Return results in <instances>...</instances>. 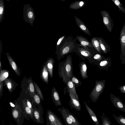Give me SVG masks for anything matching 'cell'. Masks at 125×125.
<instances>
[{
	"label": "cell",
	"mask_w": 125,
	"mask_h": 125,
	"mask_svg": "<svg viewBox=\"0 0 125 125\" xmlns=\"http://www.w3.org/2000/svg\"><path fill=\"white\" fill-rule=\"evenodd\" d=\"M79 44L70 36L65 37L56 49L55 53L58 59H60L72 52H77L80 47Z\"/></svg>",
	"instance_id": "1"
},
{
	"label": "cell",
	"mask_w": 125,
	"mask_h": 125,
	"mask_svg": "<svg viewBox=\"0 0 125 125\" xmlns=\"http://www.w3.org/2000/svg\"><path fill=\"white\" fill-rule=\"evenodd\" d=\"M59 70L60 77L62 78L64 82L66 83L71 79L73 74L72 58L70 55H67L66 59L60 63Z\"/></svg>",
	"instance_id": "2"
},
{
	"label": "cell",
	"mask_w": 125,
	"mask_h": 125,
	"mask_svg": "<svg viewBox=\"0 0 125 125\" xmlns=\"http://www.w3.org/2000/svg\"><path fill=\"white\" fill-rule=\"evenodd\" d=\"M105 80H96L95 85L90 94L89 97L93 102H95L97 100L100 95L103 91L105 87Z\"/></svg>",
	"instance_id": "3"
},
{
	"label": "cell",
	"mask_w": 125,
	"mask_h": 125,
	"mask_svg": "<svg viewBox=\"0 0 125 125\" xmlns=\"http://www.w3.org/2000/svg\"><path fill=\"white\" fill-rule=\"evenodd\" d=\"M23 16L25 22L32 26L35 16L33 9L29 4H27L24 5Z\"/></svg>",
	"instance_id": "4"
},
{
	"label": "cell",
	"mask_w": 125,
	"mask_h": 125,
	"mask_svg": "<svg viewBox=\"0 0 125 125\" xmlns=\"http://www.w3.org/2000/svg\"><path fill=\"white\" fill-rule=\"evenodd\" d=\"M121 44L120 58L123 64H125V22L121 31L119 38Z\"/></svg>",
	"instance_id": "5"
},
{
	"label": "cell",
	"mask_w": 125,
	"mask_h": 125,
	"mask_svg": "<svg viewBox=\"0 0 125 125\" xmlns=\"http://www.w3.org/2000/svg\"><path fill=\"white\" fill-rule=\"evenodd\" d=\"M103 19L104 23L110 32L112 31L114 27V23L113 19L111 18L109 13L105 10H102L100 11Z\"/></svg>",
	"instance_id": "6"
},
{
	"label": "cell",
	"mask_w": 125,
	"mask_h": 125,
	"mask_svg": "<svg viewBox=\"0 0 125 125\" xmlns=\"http://www.w3.org/2000/svg\"><path fill=\"white\" fill-rule=\"evenodd\" d=\"M110 98L111 102L115 107L125 113V105L118 97L111 93L110 94Z\"/></svg>",
	"instance_id": "7"
},
{
	"label": "cell",
	"mask_w": 125,
	"mask_h": 125,
	"mask_svg": "<svg viewBox=\"0 0 125 125\" xmlns=\"http://www.w3.org/2000/svg\"><path fill=\"white\" fill-rule=\"evenodd\" d=\"M70 100L69 104L71 109H74L76 111H80L81 110V107L79 98H77L71 93L69 92Z\"/></svg>",
	"instance_id": "8"
},
{
	"label": "cell",
	"mask_w": 125,
	"mask_h": 125,
	"mask_svg": "<svg viewBox=\"0 0 125 125\" xmlns=\"http://www.w3.org/2000/svg\"><path fill=\"white\" fill-rule=\"evenodd\" d=\"M76 37L80 43V44H79L80 47H82L87 49H88V47H94L92 43L85 38L81 35H77Z\"/></svg>",
	"instance_id": "9"
},
{
	"label": "cell",
	"mask_w": 125,
	"mask_h": 125,
	"mask_svg": "<svg viewBox=\"0 0 125 125\" xmlns=\"http://www.w3.org/2000/svg\"><path fill=\"white\" fill-rule=\"evenodd\" d=\"M74 18L76 24L80 29L87 35H91V34L89 29L84 22L75 16H74Z\"/></svg>",
	"instance_id": "10"
},
{
	"label": "cell",
	"mask_w": 125,
	"mask_h": 125,
	"mask_svg": "<svg viewBox=\"0 0 125 125\" xmlns=\"http://www.w3.org/2000/svg\"><path fill=\"white\" fill-rule=\"evenodd\" d=\"M100 43V47L103 53L106 54L110 51V46L102 38L97 37Z\"/></svg>",
	"instance_id": "11"
},
{
	"label": "cell",
	"mask_w": 125,
	"mask_h": 125,
	"mask_svg": "<svg viewBox=\"0 0 125 125\" xmlns=\"http://www.w3.org/2000/svg\"><path fill=\"white\" fill-rule=\"evenodd\" d=\"M58 110L61 115L65 123V125H75L71 119L67 115L62 106L58 108Z\"/></svg>",
	"instance_id": "12"
},
{
	"label": "cell",
	"mask_w": 125,
	"mask_h": 125,
	"mask_svg": "<svg viewBox=\"0 0 125 125\" xmlns=\"http://www.w3.org/2000/svg\"><path fill=\"white\" fill-rule=\"evenodd\" d=\"M83 103L87 110L94 123L96 125H100L99 121L93 110L89 106L85 101H84Z\"/></svg>",
	"instance_id": "13"
},
{
	"label": "cell",
	"mask_w": 125,
	"mask_h": 125,
	"mask_svg": "<svg viewBox=\"0 0 125 125\" xmlns=\"http://www.w3.org/2000/svg\"><path fill=\"white\" fill-rule=\"evenodd\" d=\"M51 95L56 105V106L62 105L60 96L58 92L54 87L52 88Z\"/></svg>",
	"instance_id": "14"
},
{
	"label": "cell",
	"mask_w": 125,
	"mask_h": 125,
	"mask_svg": "<svg viewBox=\"0 0 125 125\" xmlns=\"http://www.w3.org/2000/svg\"><path fill=\"white\" fill-rule=\"evenodd\" d=\"M111 59L110 57H108L100 61L99 64V66L101 69H107L111 66Z\"/></svg>",
	"instance_id": "15"
},
{
	"label": "cell",
	"mask_w": 125,
	"mask_h": 125,
	"mask_svg": "<svg viewBox=\"0 0 125 125\" xmlns=\"http://www.w3.org/2000/svg\"><path fill=\"white\" fill-rule=\"evenodd\" d=\"M66 84L69 92L71 93L77 98H79L78 95L76 92L75 85L71 80L67 82L66 83Z\"/></svg>",
	"instance_id": "16"
},
{
	"label": "cell",
	"mask_w": 125,
	"mask_h": 125,
	"mask_svg": "<svg viewBox=\"0 0 125 125\" xmlns=\"http://www.w3.org/2000/svg\"><path fill=\"white\" fill-rule=\"evenodd\" d=\"M6 54L12 69L17 74L18 76H19V73L18 67L16 63L11 56L9 55V53L7 52Z\"/></svg>",
	"instance_id": "17"
},
{
	"label": "cell",
	"mask_w": 125,
	"mask_h": 125,
	"mask_svg": "<svg viewBox=\"0 0 125 125\" xmlns=\"http://www.w3.org/2000/svg\"><path fill=\"white\" fill-rule=\"evenodd\" d=\"M85 4V2L83 1H76L71 3L69 7L72 9L78 10L83 7Z\"/></svg>",
	"instance_id": "18"
},
{
	"label": "cell",
	"mask_w": 125,
	"mask_h": 125,
	"mask_svg": "<svg viewBox=\"0 0 125 125\" xmlns=\"http://www.w3.org/2000/svg\"><path fill=\"white\" fill-rule=\"evenodd\" d=\"M77 53L87 58H90L92 56V54L89 49H86L82 47H79L78 51Z\"/></svg>",
	"instance_id": "19"
},
{
	"label": "cell",
	"mask_w": 125,
	"mask_h": 125,
	"mask_svg": "<svg viewBox=\"0 0 125 125\" xmlns=\"http://www.w3.org/2000/svg\"><path fill=\"white\" fill-rule=\"evenodd\" d=\"M54 62V59L52 58H50L48 60L46 65L50 77L51 78L53 77V70Z\"/></svg>",
	"instance_id": "20"
},
{
	"label": "cell",
	"mask_w": 125,
	"mask_h": 125,
	"mask_svg": "<svg viewBox=\"0 0 125 125\" xmlns=\"http://www.w3.org/2000/svg\"><path fill=\"white\" fill-rule=\"evenodd\" d=\"M62 106L67 115L71 119L75 125H82L76 117L73 114L71 113L68 109L65 108L64 106Z\"/></svg>",
	"instance_id": "21"
},
{
	"label": "cell",
	"mask_w": 125,
	"mask_h": 125,
	"mask_svg": "<svg viewBox=\"0 0 125 125\" xmlns=\"http://www.w3.org/2000/svg\"><path fill=\"white\" fill-rule=\"evenodd\" d=\"M91 43L93 47L99 52H103L101 48L99 42L97 37H94L91 39Z\"/></svg>",
	"instance_id": "22"
},
{
	"label": "cell",
	"mask_w": 125,
	"mask_h": 125,
	"mask_svg": "<svg viewBox=\"0 0 125 125\" xmlns=\"http://www.w3.org/2000/svg\"><path fill=\"white\" fill-rule=\"evenodd\" d=\"M80 70L81 75L84 79L88 77L87 75V67L85 63L83 62L81 63L80 65Z\"/></svg>",
	"instance_id": "23"
},
{
	"label": "cell",
	"mask_w": 125,
	"mask_h": 125,
	"mask_svg": "<svg viewBox=\"0 0 125 125\" xmlns=\"http://www.w3.org/2000/svg\"><path fill=\"white\" fill-rule=\"evenodd\" d=\"M101 118V125H114L104 112L102 114Z\"/></svg>",
	"instance_id": "24"
},
{
	"label": "cell",
	"mask_w": 125,
	"mask_h": 125,
	"mask_svg": "<svg viewBox=\"0 0 125 125\" xmlns=\"http://www.w3.org/2000/svg\"><path fill=\"white\" fill-rule=\"evenodd\" d=\"M5 5L3 0H0V22H1L4 18Z\"/></svg>",
	"instance_id": "25"
},
{
	"label": "cell",
	"mask_w": 125,
	"mask_h": 125,
	"mask_svg": "<svg viewBox=\"0 0 125 125\" xmlns=\"http://www.w3.org/2000/svg\"><path fill=\"white\" fill-rule=\"evenodd\" d=\"M114 118L117 123L121 125H125V117L122 115H120L119 116L115 115L114 114H113Z\"/></svg>",
	"instance_id": "26"
},
{
	"label": "cell",
	"mask_w": 125,
	"mask_h": 125,
	"mask_svg": "<svg viewBox=\"0 0 125 125\" xmlns=\"http://www.w3.org/2000/svg\"><path fill=\"white\" fill-rule=\"evenodd\" d=\"M42 77L44 81L46 83H47L48 82V73L46 65L44 66L43 69Z\"/></svg>",
	"instance_id": "27"
},
{
	"label": "cell",
	"mask_w": 125,
	"mask_h": 125,
	"mask_svg": "<svg viewBox=\"0 0 125 125\" xmlns=\"http://www.w3.org/2000/svg\"><path fill=\"white\" fill-rule=\"evenodd\" d=\"M9 74V72L7 70H0V83H1L7 78Z\"/></svg>",
	"instance_id": "28"
},
{
	"label": "cell",
	"mask_w": 125,
	"mask_h": 125,
	"mask_svg": "<svg viewBox=\"0 0 125 125\" xmlns=\"http://www.w3.org/2000/svg\"><path fill=\"white\" fill-rule=\"evenodd\" d=\"M118 7L119 11H121L123 13H125V8L120 1L118 0H112Z\"/></svg>",
	"instance_id": "29"
},
{
	"label": "cell",
	"mask_w": 125,
	"mask_h": 125,
	"mask_svg": "<svg viewBox=\"0 0 125 125\" xmlns=\"http://www.w3.org/2000/svg\"><path fill=\"white\" fill-rule=\"evenodd\" d=\"M5 82L9 92H11L13 89L14 86L13 82L9 79H6L5 80Z\"/></svg>",
	"instance_id": "30"
},
{
	"label": "cell",
	"mask_w": 125,
	"mask_h": 125,
	"mask_svg": "<svg viewBox=\"0 0 125 125\" xmlns=\"http://www.w3.org/2000/svg\"><path fill=\"white\" fill-rule=\"evenodd\" d=\"M71 80L75 84V87H77L80 85H81V82L73 75Z\"/></svg>",
	"instance_id": "31"
},
{
	"label": "cell",
	"mask_w": 125,
	"mask_h": 125,
	"mask_svg": "<svg viewBox=\"0 0 125 125\" xmlns=\"http://www.w3.org/2000/svg\"><path fill=\"white\" fill-rule=\"evenodd\" d=\"M94 59L99 61H101L104 60L105 58L102 54H97L95 55L94 56Z\"/></svg>",
	"instance_id": "32"
},
{
	"label": "cell",
	"mask_w": 125,
	"mask_h": 125,
	"mask_svg": "<svg viewBox=\"0 0 125 125\" xmlns=\"http://www.w3.org/2000/svg\"><path fill=\"white\" fill-rule=\"evenodd\" d=\"M34 84L35 89L38 94L42 99H43V96L40 88L38 85L37 84L35 83L34 82Z\"/></svg>",
	"instance_id": "33"
},
{
	"label": "cell",
	"mask_w": 125,
	"mask_h": 125,
	"mask_svg": "<svg viewBox=\"0 0 125 125\" xmlns=\"http://www.w3.org/2000/svg\"><path fill=\"white\" fill-rule=\"evenodd\" d=\"M65 35H63L61 36L58 40L57 42L56 43V49L60 45L61 42L64 40V39L65 38Z\"/></svg>",
	"instance_id": "34"
},
{
	"label": "cell",
	"mask_w": 125,
	"mask_h": 125,
	"mask_svg": "<svg viewBox=\"0 0 125 125\" xmlns=\"http://www.w3.org/2000/svg\"><path fill=\"white\" fill-rule=\"evenodd\" d=\"M29 89L31 93H34V88L32 82L30 83L29 85Z\"/></svg>",
	"instance_id": "35"
},
{
	"label": "cell",
	"mask_w": 125,
	"mask_h": 125,
	"mask_svg": "<svg viewBox=\"0 0 125 125\" xmlns=\"http://www.w3.org/2000/svg\"><path fill=\"white\" fill-rule=\"evenodd\" d=\"M118 89L121 93H125V85H122L119 87Z\"/></svg>",
	"instance_id": "36"
},
{
	"label": "cell",
	"mask_w": 125,
	"mask_h": 125,
	"mask_svg": "<svg viewBox=\"0 0 125 125\" xmlns=\"http://www.w3.org/2000/svg\"><path fill=\"white\" fill-rule=\"evenodd\" d=\"M34 100L36 103L39 104L40 103V99L38 96L37 94H35L34 96Z\"/></svg>",
	"instance_id": "37"
},
{
	"label": "cell",
	"mask_w": 125,
	"mask_h": 125,
	"mask_svg": "<svg viewBox=\"0 0 125 125\" xmlns=\"http://www.w3.org/2000/svg\"><path fill=\"white\" fill-rule=\"evenodd\" d=\"M13 115L14 117L15 118H17L18 116V112L16 110H14L13 112Z\"/></svg>",
	"instance_id": "38"
},
{
	"label": "cell",
	"mask_w": 125,
	"mask_h": 125,
	"mask_svg": "<svg viewBox=\"0 0 125 125\" xmlns=\"http://www.w3.org/2000/svg\"><path fill=\"white\" fill-rule=\"evenodd\" d=\"M34 115L35 118L38 119L39 117V114L38 112L37 111H35L34 112Z\"/></svg>",
	"instance_id": "39"
},
{
	"label": "cell",
	"mask_w": 125,
	"mask_h": 125,
	"mask_svg": "<svg viewBox=\"0 0 125 125\" xmlns=\"http://www.w3.org/2000/svg\"><path fill=\"white\" fill-rule=\"evenodd\" d=\"M25 110L26 112L28 114H30L31 113V111L30 108L28 107H26L25 108Z\"/></svg>",
	"instance_id": "40"
},
{
	"label": "cell",
	"mask_w": 125,
	"mask_h": 125,
	"mask_svg": "<svg viewBox=\"0 0 125 125\" xmlns=\"http://www.w3.org/2000/svg\"><path fill=\"white\" fill-rule=\"evenodd\" d=\"M1 40H0V55H1V51H2V45Z\"/></svg>",
	"instance_id": "41"
},
{
	"label": "cell",
	"mask_w": 125,
	"mask_h": 125,
	"mask_svg": "<svg viewBox=\"0 0 125 125\" xmlns=\"http://www.w3.org/2000/svg\"><path fill=\"white\" fill-rule=\"evenodd\" d=\"M27 104L28 106L30 108H31V105L29 101L27 102Z\"/></svg>",
	"instance_id": "42"
},
{
	"label": "cell",
	"mask_w": 125,
	"mask_h": 125,
	"mask_svg": "<svg viewBox=\"0 0 125 125\" xmlns=\"http://www.w3.org/2000/svg\"><path fill=\"white\" fill-rule=\"evenodd\" d=\"M3 85V83L2 82L1 83H0V93H1V92L2 90V87Z\"/></svg>",
	"instance_id": "43"
},
{
	"label": "cell",
	"mask_w": 125,
	"mask_h": 125,
	"mask_svg": "<svg viewBox=\"0 0 125 125\" xmlns=\"http://www.w3.org/2000/svg\"><path fill=\"white\" fill-rule=\"evenodd\" d=\"M10 104L11 106L12 107H15L14 105V104H13L12 103H11V102L10 103Z\"/></svg>",
	"instance_id": "44"
},
{
	"label": "cell",
	"mask_w": 125,
	"mask_h": 125,
	"mask_svg": "<svg viewBox=\"0 0 125 125\" xmlns=\"http://www.w3.org/2000/svg\"><path fill=\"white\" fill-rule=\"evenodd\" d=\"M0 70H1V63L0 61Z\"/></svg>",
	"instance_id": "45"
}]
</instances>
